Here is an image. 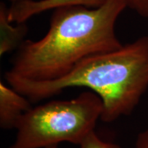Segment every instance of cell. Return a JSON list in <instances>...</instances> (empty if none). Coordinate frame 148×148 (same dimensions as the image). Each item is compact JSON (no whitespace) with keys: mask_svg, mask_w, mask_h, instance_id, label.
I'll list each match as a JSON object with an SVG mask.
<instances>
[{"mask_svg":"<svg viewBox=\"0 0 148 148\" xmlns=\"http://www.w3.org/2000/svg\"><path fill=\"white\" fill-rule=\"evenodd\" d=\"M126 8L124 0H108L95 8L71 6L54 9L46 34L21 44L4 78L60 79L85 58L120 48L123 44L115 26Z\"/></svg>","mask_w":148,"mask_h":148,"instance_id":"cell-1","label":"cell"},{"mask_svg":"<svg viewBox=\"0 0 148 148\" xmlns=\"http://www.w3.org/2000/svg\"><path fill=\"white\" fill-rule=\"evenodd\" d=\"M6 82L33 102L72 87H84L101 98V120L113 123L130 115L148 89V36L85 58L71 73L53 81L9 77Z\"/></svg>","mask_w":148,"mask_h":148,"instance_id":"cell-2","label":"cell"},{"mask_svg":"<svg viewBox=\"0 0 148 148\" xmlns=\"http://www.w3.org/2000/svg\"><path fill=\"white\" fill-rule=\"evenodd\" d=\"M102 110L101 98L90 90L32 107L19 119L8 148H58L64 143L79 146L95 131Z\"/></svg>","mask_w":148,"mask_h":148,"instance_id":"cell-3","label":"cell"},{"mask_svg":"<svg viewBox=\"0 0 148 148\" xmlns=\"http://www.w3.org/2000/svg\"><path fill=\"white\" fill-rule=\"evenodd\" d=\"M108 0H17L8 8V16L14 23L27 22L31 17L48 10L71 6L99 8Z\"/></svg>","mask_w":148,"mask_h":148,"instance_id":"cell-4","label":"cell"},{"mask_svg":"<svg viewBox=\"0 0 148 148\" xmlns=\"http://www.w3.org/2000/svg\"><path fill=\"white\" fill-rule=\"evenodd\" d=\"M5 82H0V127L12 130L15 129L19 119L32 108V102Z\"/></svg>","mask_w":148,"mask_h":148,"instance_id":"cell-5","label":"cell"},{"mask_svg":"<svg viewBox=\"0 0 148 148\" xmlns=\"http://www.w3.org/2000/svg\"><path fill=\"white\" fill-rule=\"evenodd\" d=\"M8 16V8L4 3L0 4V55L17 50L24 42L28 32L26 22L12 25Z\"/></svg>","mask_w":148,"mask_h":148,"instance_id":"cell-6","label":"cell"},{"mask_svg":"<svg viewBox=\"0 0 148 148\" xmlns=\"http://www.w3.org/2000/svg\"><path fill=\"white\" fill-rule=\"evenodd\" d=\"M79 148H122L116 143L101 139L95 131L91 132L79 145Z\"/></svg>","mask_w":148,"mask_h":148,"instance_id":"cell-7","label":"cell"},{"mask_svg":"<svg viewBox=\"0 0 148 148\" xmlns=\"http://www.w3.org/2000/svg\"><path fill=\"white\" fill-rule=\"evenodd\" d=\"M127 8L142 17L148 18V0H124Z\"/></svg>","mask_w":148,"mask_h":148,"instance_id":"cell-8","label":"cell"},{"mask_svg":"<svg viewBox=\"0 0 148 148\" xmlns=\"http://www.w3.org/2000/svg\"><path fill=\"white\" fill-rule=\"evenodd\" d=\"M132 148H148V128L138 133Z\"/></svg>","mask_w":148,"mask_h":148,"instance_id":"cell-9","label":"cell"},{"mask_svg":"<svg viewBox=\"0 0 148 148\" xmlns=\"http://www.w3.org/2000/svg\"><path fill=\"white\" fill-rule=\"evenodd\" d=\"M9 1H11V3H14V2H16L17 0H9Z\"/></svg>","mask_w":148,"mask_h":148,"instance_id":"cell-10","label":"cell"}]
</instances>
